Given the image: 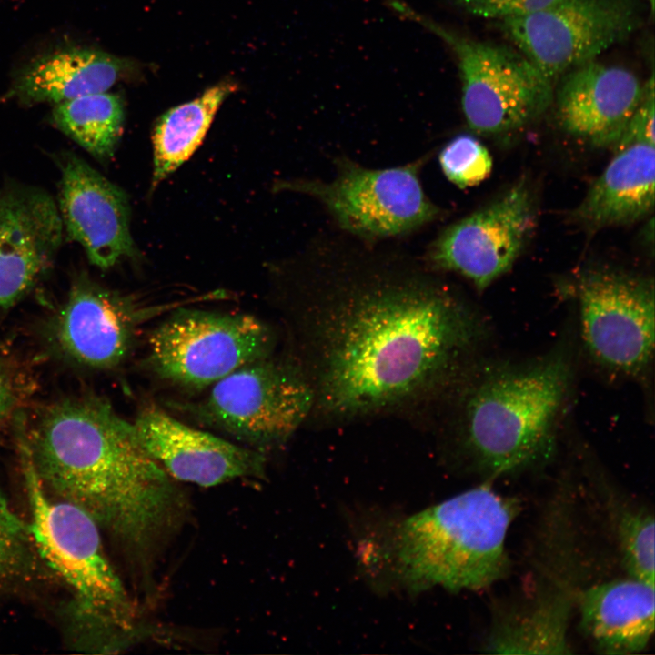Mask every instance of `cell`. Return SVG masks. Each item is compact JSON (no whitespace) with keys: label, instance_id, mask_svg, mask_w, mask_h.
I'll use <instances>...</instances> for the list:
<instances>
[{"label":"cell","instance_id":"obj_9","mask_svg":"<svg viewBox=\"0 0 655 655\" xmlns=\"http://www.w3.org/2000/svg\"><path fill=\"white\" fill-rule=\"evenodd\" d=\"M274 346L272 329L252 316L182 310L151 334L149 360L162 378L203 387L270 356Z\"/></svg>","mask_w":655,"mask_h":655},{"label":"cell","instance_id":"obj_29","mask_svg":"<svg viewBox=\"0 0 655 655\" xmlns=\"http://www.w3.org/2000/svg\"><path fill=\"white\" fill-rule=\"evenodd\" d=\"M15 402V395L10 377L0 359V428L12 412Z\"/></svg>","mask_w":655,"mask_h":655},{"label":"cell","instance_id":"obj_2","mask_svg":"<svg viewBox=\"0 0 655 655\" xmlns=\"http://www.w3.org/2000/svg\"><path fill=\"white\" fill-rule=\"evenodd\" d=\"M17 441L44 488L87 512L138 556H148L180 524L185 497L143 448L135 424L96 398L60 400Z\"/></svg>","mask_w":655,"mask_h":655},{"label":"cell","instance_id":"obj_18","mask_svg":"<svg viewBox=\"0 0 655 655\" xmlns=\"http://www.w3.org/2000/svg\"><path fill=\"white\" fill-rule=\"evenodd\" d=\"M654 585L633 577L591 585L577 600L580 627L605 654L642 651L654 632Z\"/></svg>","mask_w":655,"mask_h":655},{"label":"cell","instance_id":"obj_16","mask_svg":"<svg viewBox=\"0 0 655 655\" xmlns=\"http://www.w3.org/2000/svg\"><path fill=\"white\" fill-rule=\"evenodd\" d=\"M557 81L552 102L560 127L597 147L615 146L644 89L632 71L597 59L567 71Z\"/></svg>","mask_w":655,"mask_h":655},{"label":"cell","instance_id":"obj_12","mask_svg":"<svg viewBox=\"0 0 655 655\" xmlns=\"http://www.w3.org/2000/svg\"><path fill=\"white\" fill-rule=\"evenodd\" d=\"M535 224L531 191L519 182L445 228L431 243L426 262L466 277L482 291L512 267Z\"/></svg>","mask_w":655,"mask_h":655},{"label":"cell","instance_id":"obj_6","mask_svg":"<svg viewBox=\"0 0 655 655\" xmlns=\"http://www.w3.org/2000/svg\"><path fill=\"white\" fill-rule=\"evenodd\" d=\"M17 444L31 512L29 533L41 556L73 589L86 615L106 627L131 630L133 605L104 554L98 524L78 506L51 500Z\"/></svg>","mask_w":655,"mask_h":655},{"label":"cell","instance_id":"obj_28","mask_svg":"<svg viewBox=\"0 0 655 655\" xmlns=\"http://www.w3.org/2000/svg\"><path fill=\"white\" fill-rule=\"evenodd\" d=\"M564 0H453L467 13L487 19H504L528 15Z\"/></svg>","mask_w":655,"mask_h":655},{"label":"cell","instance_id":"obj_10","mask_svg":"<svg viewBox=\"0 0 655 655\" xmlns=\"http://www.w3.org/2000/svg\"><path fill=\"white\" fill-rule=\"evenodd\" d=\"M644 7L638 0H564L499 22L515 47L555 83L640 29Z\"/></svg>","mask_w":655,"mask_h":655},{"label":"cell","instance_id":"obj_7","mask_svg":"<svg viewBox=\"0 0 655 655\" xmlns=\"http://www.w3.org/2000/svg\"><path fill=\"white\" fill-rule=\"evenodd\" d=\"M425 158L404 166L368 168L341 157L328 181H278L277 191L310 196L349 236L373 241L410 233L435 219L438 207L425 193L419 173Z\"/></svg>","mask_w":655,"mask_h":655},{"label":"cell","instance_id":"obj_15","mask_svg":"<svg viewBox=\"0 0 655 655\" xmlns=\"http://www.w3.org/2000/svg\"><path fill=\"white\" fill-rule=\"evenodd\" d=\"M134 424L145 451L176 479L213 487L265 472L260 452L186 426L156 408L144 409Z\"/></svg>","mask_w":655,"mask_h":655},{"label":"cell","instance_id":"obj_20","mask_svg":"<svg viewBox=\"0 0 655 655\" xmlns=\"http://www.w3.org/2000/svg\"><path fill=\"white\" fill-rule=\"evenodd\" d=\"M124 64L109 54L73 48L43 55L18 76L12 95L23 102L55 104L106 92L119 78Z\"/></svg>","mask_w":655,"mask_h":655},{"label":"cell","instance_id":"obj_3","mask_svg":"<svg viewBox=\"0 0 655 655\" xmlns=\"http://www.w3.org/2000/svg\"><path fill=\"white\" fill-rule=\"evenodd\" d=\"M574 378L566 345L519 361L480 356L429 419L448 452L470 469L492 477L521 471L554 454Z\"/></svg>","mask_w":655,"mask_h":655},{"label":"cell","instance_id":"obj_13","mask_svg":"<svg viewBox=\"0 0 655 655\" xmlns=\"http://www.w3.org/2000/svg\"><path fill=\"white\" fill-rule=\"evenodd\" d=\"M156 313L131 297L78 277L51 317V347L66 361L86 368L117 366L127 355L138 326Z\"/></svg>","mask_w":655,"mask_h":655},{"label":"cell","instance_id":"obj_14","mask_svg":"<svg viewBox=\"0 0 655 655\" xmlns=\"http://www.w3.org/2000/svg\"><path fill=\"white\" fill-rule=\"evenodd\" d=\"M59 166L57 207L70 238L102 269L132 257L136 249L126 193L75 154H64Z\"/></svg>","mask_w":655,"mask_h":655},{"label":"cell","instance_id":"obj_27","mask_svg":"<svg viewBox=\"0 0 655 655\" xmlns=\"http://www.w3.org/2000/svg\"><path fill=\"white\" fill-rule=\"evenodd\" d=\"M655 95L654 75L644 82V89L639 105L630 116L626 127L615 144L614 152L630 145L647 143L655 146Z\"/></svg>","mask_w":655,"mask_h":655},{"label":"cell","instance_id":"obj_25","mask_svg":"<svg viewBox=\"0 0 655 655\" xmlns=\"http://www.w3.org/2000/svg\"><path fill=\"white\" fill-rule=\"evenodd\" d=\"M440 167L446 177L465 188L485 180L492 169V158L487 148L469 135H459L440 151Z\"/></svg>","mask_w":655,"mask_h":655},{"label":"cell","instance_id":"obj_22","mask_svg":"<svg viewBox=\"0 0 655 655\" xmlns=\"http://www.w3.org/2000/svg\"><path fill=\"white\" fill-rule=\"evenodd\" d=\"M569 602L561 596H549L512 617L493 630L488 652L503 654L569 653L567 626Z\"/></svg>","mask_w":655,"mask_h":655},{"label":"cell","instance_id":"obj_11","mask_svg":"<svg viewBox=\"0 0 655 655\" xmlns=\"http://www.w3.org/2000/svg\"><path fill=\"white\" fill-rule=\"evenodd\" d=\"M214 384L202 418L258 448L284 443L311 410L310 390L287 358L254 360Z\"/></svg>","mask_w":655,"mask_h":655},{"label":"cell","instance_id":"obj_19","mask_svg":"<svg viewBox=\"0 0 655 655\" xmlns=\"http://www.w3.org/2000/svg\"><path fill=\"white\" fill-rule=\"evenodd\" d=\"M654 145L637 143L616 151L577 208V218L599 228L647 217L654 207Z\"/></svg>","mask_w":655,"mask_h":655},{"label":"cell","instance_id":"obj_4","mask_svg":"<svg viewBox=\"0 0 655 655\" xmlns=\"http://www.w3.org/2000/svg\"><path fill=\"white\" fill-rule=\"evenodd\" d=\"M519 502L485 482L414 514L394 529L387 553L398 578L420 590H482L508 569L505 542Z\"/></svg>","mask_w":655,"mask_h":655},{"label":"cell","instance_id":"obj_23","mask_svg":"<svg viewBox=\"0 0 655 655\" xmlns=\"http://www.w3.org/2000/svg\"><path fill=\"white\" fill-rule=\"evenodd\" d=\"M52 117L58 129L99 160L114 155L123 133L122 100L107 92L55 104Z\"/></svg>","mask_w":655,"mask_h":655},{"label":"cell","instance_id":"obj_8","mask_svg":"<svg viewBox=\"0 0 655 655\" xmlns=\"http://www.w3.org/2000/svg\"><path fill=\"white\" fill-rule=\"evenodd\" d=\"M582 348L614 378L647 383L655 342L653 280L611 269L590 270L574 286Z\"/></svg>","mask_w":655,"mask_h":655},{"label":"cell","instance_id":"obj_5","mask_svg":"<svg viewBox=\"0 0 655 655\" xmlns=\"http://www.w3.org/2000/svg\"><path fill=\"white\" fill-rule=\"evenodd\" d=\"M386 4L452 50L461 80L462 111L475 133L497 136L519 130L553 103L555 83L516 47L466 36L402 0Z\"/></svg>","mask_w":655,"mask_h":655},{"label":"cell","instance_id":"obj_17","mask_svg":"<svg viewBox=\"0 0 655 655\" xmlns=\"http://www.w3.org/2000/svg\"><path fill=\"white\" fill-rule=\"evenodd\" d=\"M63 229L57 205L43 190L0 191V310L22 298L51 266Z\"/></svg>","mask_w":655,"mask_h":655},{"label":"cell","instance_id":"obj_30","mask_svg":"<svg viewBox=\"0 0 655 655\" xmlns=\"http://www.w3.org/2000/svg\"><path fill=\"white\" fill-rule=\"evenodd\" d=\"M648 2V5L650 7V10L651 14L654 12V0H646Z\"/></svg>","mask_w":655,"mask_h":655},{"label":"cell","instance_id":"obj_24","mask_svg":"<svg viewBox=\"0 0 655 655\" xmlns=\"http://www.w3.org/2000/svg\"><path fill=\"white\" fill-rule=\"evenodd\" d=\"M619 545L630 577L654 585V519L648 509H624L617 519Z\"/></svg>","mask_w":655,"mask_h":655},{"label":"cell","instance_id":"obj_21","mask_svg":"<svg viewBox=\"0 0 655 655\" xmlns=\"http://www.w3.org/2000/svg\"><path fill=\"white\" fill-rule=\"evenodd\" d=\"M236 87L233 83H219L160 117L152 136V186H156L193 155L202 143L219 106Z\"/></svg>","mask_w":655,"mask_h":655},{"label":"cell","instance_id":"obj_1","mask_svg":"<svg viewBox=\"0 0 655 655\" xmlns=\"http://www.w3.org/2000/svg\"><path fill=\"white\" fill-rule=\"evenodd\" d=\"M438 272L354 237L313 242L287 309V358L312 398L307 422L429 418L489 337L482 314Z\"/></svg>","mask_w":655,"mask_h":655},{"label":"cell","instance_id":"obj_26","mask_svg":"<svg viewBox=\"0 0 655 655\" xmlns=\"http://www.w3.org/2000/svg\"><path fill=\"white\" fill-rule=\"evenodd\" d=\"M26 528L0 490V580L18 564L24 549Z\"/></svg>","mask_w":655,"mask_h":655}]
</instances>
